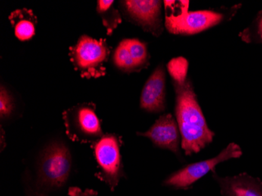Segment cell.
<instances>
[{
    "instance_id": "obj_1",
    "label": "cell",
    "mask_w": 262,
    "mask_h": 196,
    "mask_svg": "<svg viewBox=\"0 0 262 196\" xmlns=\"http://www.w3.org/2000/svg\"><path fill=\"white\" fill-rule=\"evenodd\" d=\"M188 61L183 57L171 59L167 70L175 93V116L186 156L200 153L213 141L215 134L209 128L192 80L188 76Z\"/></svg>"
},
{
    "instance_id": "obj_2",
    "label": "cell",
    "mask_w": 262,
    "mask_h": 196,
    "mask_svg": "<svg viewBox=\"0 0 262 196\" xmlns=\"http://www.w3.org/2000/svg\"><path fill=\"white\" fill-rule=\"evenodd\" d=\"M163 4L165 27L170 33L181 35H196L229 21L242 7L238 4L230 8L188 11L189 1H163Z\"/></svg>"
},
{
    "instance_id": "obj_3",
    "label": "cell",
    "mask_w": 262,
    "mask_h": 196,
    "mask_svg": "<svg viewBox=\"0 0 262 196\" xmlns=\"http://www.w3.org/2000/svg\"><path fill=\"white\" fill-rule=\"evenodd\" d=\"M72 168V156L64 142L50 143L42 150L38 162L37 184L39 188L59 189L66 185Z\"/></svg>"
},
{
    "instance_id": "obj_4",
    "label": "cell",
    "mask_w": 262,
    "mask_h": 196,
    "mask_svg": "<svg viewBox=\"0 0 262 196\" xmlns=\"http://www.w3.org/2000/svg\"><path fill=\"white\" fill-rule=\"evenodd\" d=\"M110 51L104 39L83 35L69 48L71 62L82 78H99L106 74L105 63Z\"/></svg>"
},
{
    "instance_id": "obj_5",
    "label": "cell",
    "mask_w": 262,
    "mask_h": 196,
    "mask_svg": "<svg viewBox=\"0 0 262 196\" xmlns=\"http://www.w3.org/2000/svg\"><path fill=\"white\" fill-rule=\"evenodd\" d=\"M122 145L121 137L114 134H105L92 144L99 169L97 177L112 190L115 189L120 179L125 176L120 153Z\"/></svg>"
},
{
    "instance_id": "obj_6",
    "label": "cell",
    "mask_w": 262,
    "mask_h": 196,
    "mask_svg": "<svg viewBox=\"0 0 262 196\" xmlns=\"http://www.w3.org/2000/svg\"><path fill=\"white\" fill-rule=\"evenodd\" d=\"M93 103H82L63 113L66 134L72 141L94 143L104 136Z\"/></svg>"
},
{
    "instance_id": "obj_7",
    "label": "cell",
    "mask_w": 262,
    "mask_h": 196,
    "mask_svg": "<svg viewBox=\"0 0 262 196\" xmlns=\"http://www.w3.org/2000/svg\"><path fill=\"white\" fill-rule=\"evenodd\" d=\"M242 154L241 147L231 143L215 157L188 165L172 173L163 181V185L177 189H187L209 172L214 170L217 165L229 159L239 158Z\"/></svg>"
},
{
    "instance_id": "obj_8",
    "label": "cell",
    "mask_w": 262,
    "mask_h": 196,
    "mask_svg": "<svg viewBox=\"0 0 262 196\" xmlns=\"http://www.w3.org/2000/svg\"><path fill=\"white\" fill-rule=\"evenodd\" d=\"M162 3L159 0H125L120 6L126 19L158 37L163 32Z\"/></svg>"
},
{
    "instance_id": "obj_9",
    "label": "cell",
    "mask_w": 262,
    "mask_h": 196,
    "mask_svg": "<svg viewBox=\"0 0 262 196\" xmlns=\"http://www.w3.org/2000/svg\"><path fill=\"white\" fill-rule=\"evenodd\" d=\"M137 134L148 138L158 148L170 150L180 156V130L176 119L170 113L160 116L146 132Z\"/></svg>"
},
{
    "instance_id": "obj_10",
    "label": "cell",
    "mask_w": 262,
    "mask_h": 196,
    "mask_svg": "<svg viewBox=\"0 0 262 196\" xmlns=\"http://www.w3.org/2000/svg\"><path fill=\"white\" fill-rule=\"evenodd\" d=\"M141 108L148 113H158L166 107V69L164 64H159L141 91Z\"/></svg>"
},
{
    "instance_id": "obj_11",
    "label": "cell",
    "mask_w": 262,
    "mask_h": 196,
    "mask_svg": "<svg viewBox=\"0 0 262 196\" xmlns=\"http://www.w3.org/2000/svg\"><path fill=\"white\" fill-rule=\"evenodd\" d=\"M213 178L223 196H262V181L247 173L222 178L213 170Z\"/></svg>"
},
{
    "instance_id": "obj_12",
    "label": "cell",
    "mask_w": 262,
    "mask_h": 196,
    "mask_svg": "<svg viewBox=\"0 0 262 196\" xmlns=\"http://www.w3.org/2000/svg\"><path fill=\"white\" fill-rule=\"evenodd\" d=\"M9 19L19 40H29L35 35L37 17L32 10L26 8L14 10L10 14Z\"/></svg>"
},
{
    "instance_id": "obj_13",
    "label": "cell",
    "mask_w": 262,
    "mask_h": 196,
    "mask_svg": "<svg viewBox=\"0 0 262 196\" xmlns=\"http://www.w3.org/2000/svg\"><path fill=\"white\" fill-rule=\"evenodd\" d=\"M97 12L101 17L103 25L106 28L108 35H113L115 29L121 24L122 17L120 11L114 7L113 0H100L98 1Z\"/></svg>"
},
{
    "instance_id": "obj_14",
    "label": "cell",
    "mask_w": 262,
    "mask_h": 196,
    "mask_svg": "<svg viewBox=\"0 0 262 196\" xmlns=\"http://www.w3.org/2000/svg\"><path fill=\"white\" fill-rule=\"evenodd\" d=\"M123 40L138 68V72L146 69L149 66L150 60L147 44L138 39H125Z\"/></svg>"
},
{
    "instance_id": "obj_15",
    "label": "cell",
    "mask_w": 262,
    "mask_h": 196,
    "mask_svg": "<svg viewBox=\"0 0 262 196\" xmlns=\"http://www.w3.org/2000/svg\"><path fill=\"white\" fill-rule=\"evenodd\" d=\"M113 61L116 69L124 73L138 72V68L131 57L127 47L123 40L119 43L115 50L113 53Z\"/></svg>"
},
{
    "instance_id": "obj_16",
    "label": "cell",
    "mask_w": 262,
    "mask_h": 196,
    "mask_svg": "<svg viewBox=\"0 0 262 196\" xmlns=\"http://www.w3.org/2000/svg\"><path fill=\"white\" fill-rule=\"evenodd\" d=\"M239 37L247 43L262 44V10L251 25L239 33Z\"/></svg>"
},
{
    "instance_id": "obj_17",
    "label": "cell",
    "mask_w": 262,
    "mask_h": 196,
    "mask_svg": "<svg viewBox=\"0 0 262 196\" xmlns=\"http://www.w3.org/2000/svg\"><path fill=\"white\" fill-rule=\"evenodd\" d=\"M14 104L13 98L10 93L1 85V91H0V117L1 119H7L10 117L14 111Z\"/></svg>"
},
{
    "instance_id": "obj_18",
    "label": "cell",
    "mask_w": 262,
    "mask_h": 196,
    "mask_svg": "<svg viewBox=\"0 0 262 196\" xmlns=\"http://www.w3.org/2000/svg\"><path fill=\"white\" fill-rule=\"evenodd\" d=\"M68 194L69 196H98V193L94 190L81 189L77 187H71L69 188Z\"/></svg>"
},
{
    "instance_id": "obj_19",
    "label": "cell",
    "mask_w": 262,
    "mask_h": 196,
    "mask_svg": "<svg viewBox=\"0 0 262 196\" xmlns=\"http://www.w3.org/2000/svg\"><path fill=\"white\" fill-rule=\"evenodd\" d=\"M26 196H47V194L39 190H34L32 188H29L26 189Z\"/></svg>"
}]
</instances>
